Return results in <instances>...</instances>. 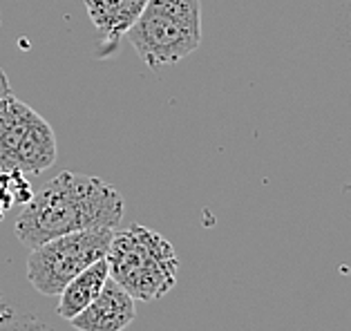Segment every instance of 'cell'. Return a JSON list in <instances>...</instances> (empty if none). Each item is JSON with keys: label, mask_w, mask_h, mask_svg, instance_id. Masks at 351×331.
I'll list each match as a JSON object with an SVG mask.
<instances>
[{"label": "cell", "mask_w": 351, "mask_h": 331, "mask_svg": "<svg viewBox=\"0 0 351 331\" xmlns=\"http://www.w3.org/2000/svg\"><path fill=\"white\" fill-rule=\"evenodd\" d=\"M125 204L121 193L92 175L61 173L32 195L16 219V237L34 249L58 235L117 228Z\"/></svg>", "instance_id": "obj_1"}, {"label": "cell", "mask_w": 351, "mask_h": 331, "mask_svg": "<svg viewBox=\"0 0 351 331\" xmlns=\"http://www.w3.org/2000/svg\"><path fill=\"white\" fill-rule=\"evenodd\" d=\"M106 262L110 278L134 300H159L177 284L179 260L173 244L139 224L112 233Z\"/></svg>", "instance_id": "obj_2"}, {"label": "cell", "mask_w": 351, "mask_h": 331, "mask_svg": "<svg viewBox=\"0 0 351 331\" xmlns=\"http://www.w3.org/2000/svg\"><path fill=\"white\" fill-rule=\"evenodd\" d=\"M108 278L110 273H108L106 258L97 260L88 269H83L79 275H74L70 282L63 286V291L58 293V307H56L58 316L63 320H72L74 316H79V313L101 293V289H104Z\"/></svg>", "instance_id": "obj_8"}, {"label": "cell", "mask_w": 351, "mask_h": 331, "mask_svg": "<svg viewBox=\"0 0 351 331\" xmlns=\"http://www.w3.org/2000/svg\"><path fill=\"white\" fill-rule=\"evenodd\" d=\"M145 0H85L90 21L108 43L125 36L132 23L139 19Z\"/></svg>", "instance_id": "obj_7"}, {"label": "cell", "mask_w": 351, "mask_h": 331, "mask_svg": "<svg viewBox=\"0 0 351 331\" xmlns=\"http://www.w3.org/2000/svg\"><path fill=\"white\" fill-rule=\"evenodd\" d=\"M134 316V298L123 291L112 278H108L101 293L70 322L79 331H123Z\"/></svg>", "instance_id": "obj_6"}, {"label": "cell", "mask_w": 351, "mask_h": 331, "mask_svg": "<svg viewBox=\"0 0 351 331\" xmlns=\"http://www.w3.org/2000/svg\"><path fill=\"white\" fill-rule=\"evenodd\" d=\"M10 83H7V76H5V72L0 70V99H3L5 95H10Z\"/></svg>", "instance_id": "obj_9"}, {"label": "cell", "mask_w": 351, "mask_h": 331, "mask_svg": "<svg viewBox=\"0 0 351 331\" xmlns=\"http://www.w3.org/2000/svg\"><path fill=\"white\" fill-rule=\"evenodd\" d=\"M117 228H90L58 235L29 249L27 280L43 295H58L83 269L104 260Z\"/></svg>", "instance_id": "obj_5"}, {"label": "cell", "mask_w": 351, "mask_h": 331, "mask_svg": "<svg viewBox=\"0 0 351 331\" xmlns=\"http://www.w3.org/2000/svg\"><path fill=\"white\" fill-rule=\"evenodd\" d=\"M125 38L152 70L184 61L202 45V0H145Z\"/></svg>", "instance_id": "obj_3"}, {"label": "cell", "mask_w": 351, "mask_h": 331, "mask_svg": "<svg viewBox=\"0 0 351 331\" xmlns=\"http://www.w3.org/2000/svg\"><path fill=\"white\" fill-rule=\"evenodd\" d=\"M58 155L54 128L12 92L0 99V173L38 175Z\"/></svg>", "instance_id": "obj_4"}]
</instances>
